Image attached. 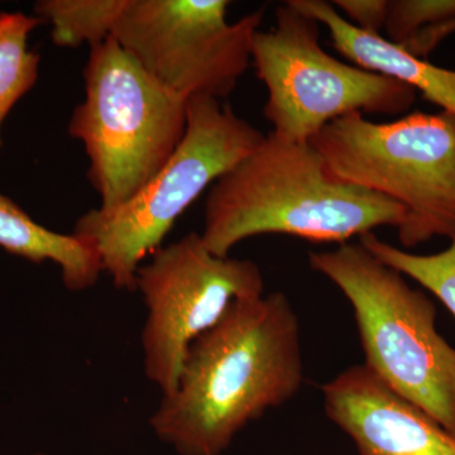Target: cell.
Here are the masks:
<instances>
[{"mask_svg":"<svg viewBox=\"0 0 455 455\" xmlns=\"http://www.w3.org/2000/svg\"><path fill=\"white\" fill-rule=\"evenodd\" d=\"M300 324L283 292L230 305L188 350L178 387L149 424L180 455H221L304 383Z\"/></svg>","mask_w":455,"mask_h":455,"instance_id":"cell-1","label":"cell"},{"mask_svg":"<svg viewBox=\"0 0 455 455\" xmlns=\"http://www.w3.org/2000/svg\"><path fill=\"white\" fill-rule=\"evenodd\" d=\"M400 204L334 175L310 142L269 133L221 176L205 203L202 238L220 257L262 235L314 243H349L376 228L403 224Z\"/></svg>","mask_w":455,"mask_h":455,"instance_id":"cell-2","label":"cell"},{"mask_svg":"<svg viewBox=\"0 0 455 455\" xmlns=\"http://www.w3.org/2000/svg\"><path fill=\"white\" fill-rule=\"evenodd\" d=\"M309 263L349 301L364 366L455 434V348L436 329L433 301L359 242L311 252Z\"/></svg>","mask_w":455,"mask_h":455,"instance_id":"cell-3","label":"cell"},{"mask_svg":"<svg viewBox=\"0 0 455 455\" xmlns=\"http://www.w3.org/2000/svg\"><path fill=\"white\" fill-rule=\"evenodd\" d=\"M85 100L68 133L82 140L104 212L137 196L184 139L188 100L161 85L112 36L90 47Z\"/></svg>","mask_w":455,"mask_h":455,"instance_id":"cell-4","label":"cell"},{"mask_svg":"<svg viewBox=\"0 0 455 455\" xmlns=\"http://www.w3.org/2000/svg\"><path fill=\"white\" fill-rule=\"evenodd\" d=\"M310 143L337 178L403 206L397 235L406 250L455 239V116L415 112L376 123L355 112Z\"/></svg>","mask_w":455,"mask_h":455,"instance_id":"cell-5","label":"cell"},{"mask_svg":"<svg viewBox=\"0 0 455 455\" xmlns=\"http://www.w3.org/2000/svg\"><path fill=\"white\" fill-rule=\"evenodd\" d=\"M265 139L218 99H190L184 139L164 169L118 208L92 209L84 214L73 235L95 248L116 289L134 291L140 260L160 248L176 220L205 188L235 169Z\"/></svg>","mask_w":455,"mask_h":455,"instance_id":"cell-6","label":"cell"},{"mask_svg":"<svg viewBox=\"0 0 455 455\" xmlns=\"http://www.w3.org/2000/svg\"><path fill=\"white\" fill-rule=\"evenodd\" d=\"M276 23L256 33L252 64L267 88L263 113L275 136L310 142L329 123L352 113L396 116L415 103L416 92L385 75L344 64L319 44V23L289 2Z\"/></svg>","mask_w":455,"mask_h":455,"instance_id":"cell-7","label":"cell"},{"mask_svg":"<svg viewBox=\"0 0 455 455\" xmlns=\"http://www.w3.org/2000/svg\"><path fill=\"white\" fill-rule=\"evenodd\" d=\"M227 0H125L112 37L179 97L227 98L252 62L265 11L228 23Z\"/></svg>","mask_w":455,"mask_h":455,"instance_id":"cell-8","label":"cell"},{"mask_svg":"<svg viewBox=\"0 0 455 455\" xmlns=\"http://www.w3.org/2000/svg\"><path fill=\"white\" fill-rule=\"evenodd\" d=\"M147 307L142 348L147 379L163 396L178 387L191 344L217 324L230 305L265 293L260 268L251 259L220 257L202 235L158 248L136 275Z\"/></svg>","mask_w":455,"mask_h":455,"instance_id":"cell-9","label":"cell"},{"mask_svg":"<svg viewBox=\"0 0 455 455\" xmlns=\"http://www.w3.org/2000/svg\"><path fill=\"white\" fill-rule=\"evenodd\" d=\"M325 414L359 455H455V434L392 391L364 364L322 387Z\"/></svg>","mask_w":455,"mask_h":455,"instance_id":"cell-10","label":"cell"},{"mask_svg":"<svg viewBox=\"0 0 455 455\" xmlns=\"http://www.w3.org/2000/svg\"><path fill=\"white\" fill-rule=\"evenodd\" d=\"M289 3L320 26H325L335 50L353 64L405 84L442 108L443 112L455 116V70L412 55L405 47L381 35L359 31L341 16L333 3L324 0H290Z\"/></svg>","mask_w":455,"mask_h":455,"instance_id":"cell-11","label":"cell"},{"mask_svg":"<svg viewBox=\"0 0 455 455\" xmlns=\"http://www.w3.org/2000/svg\"><path fill=\"white\" fill-rule=\"evenodd\" d=\"M0 248L35 263H55L70 291H84L97 283L103 272L92 244L74 235L41 226L20 205L0 194Z\"/></svg>","mask_w":455,"mask_h":455,"instance_id":"cell-12","label":"cell"},{"mask_svg":"<svg viewBox=\"0 0 455 455\" xmlns=\"http://www.w3.org/2000/svg\"><path fill=\"white\" fill-rule=\"evenodd\" d=\"M41 25L44 20L36 14L0 12V131L12 108L37 82L41 57L29 50L28 38Z\"/></svg>","mask_w":455,"mask_h":455,"instance_id":"cell-13","label":"cell"},{"mask_svg":"<svg viewBox=\"0 0 455 455\" xmlns=\"http://www.w3.org/2000/svg\"><path fill=\"white\" fill-rule=\"evenodd\" d=\"M125 0H41L35 14L52 26L51 37L59 47H90L112 36Z\"/></svg>","mask_w":455,"mask_h":455,"instance_id":"cell-14","label":"cell"},{"mask_svg":"<svg viewBox=\"0 0 455 455\" xmlns=\"http://www.w3.org/2000/svg\"><path fill=\"white\" fill-rule=\"evenodd\" d=\"M358 242L388 267L412 278L436 296L455 317V239L447 250L435 254H415L401 250L374 233L362 235Z\"/></svg>","mask_w":455,"mask_h":455,"instance_id":"cell-15","label":"cell"},{"mask_svg":"<svg viewBox=\"0 0 455 455\" xmlns=\"http://www.w3.org/2000/svg\"><path fill=\"white\" fill-rule=\"evenodd\" d=\"M455 17V0H392L388 2L386 37L403 44L427 27Z\"/></svg>","mask_w":455,"mask_h":455,"instance_id":"cell-16","label":"cell"},{"mask_svg":"<svg viewBox=\"0 0 455 455\" xmlns=\"http://www.w3.org/2000/svg\"><path fill=\"white\" fill-rule=\"evenodd\" d=\"M333 5L359 31L379 35L385 28L388 11L386 0H335Z\"/></svg>","mask_w":455,"mask_h":455,"instance_id":"cell-17","label":"cell"},{"mask_svg":"<svg viewBox=\"0 0 455 455\" xmlns=\"http://www.w3.org/2000/svg\"><path fill=\"white\" fill-rule=\"evenodd\" d=\"M453 33H455V17L440 25L427 27L406 42L403 47H405L412 55L425 59L431 51L435 50L439 44Z\"/></svg>","mask_w":455,"mask_h":455,"instance_id":"cell-18","label":"cell"},{"mask_svg":"<svg viewBox=\"0 0 455 455\" xmlns=\"http://www.w3.org/2000/svg\"><path fill=\"white\" fill-rule=\"evenodd\" d=\"M33 455H46V454H33Z\"/></svg>","mask_w":455,"mask_h":455,"instance_id":"cell-19","label":"cell"}]
</instances>
